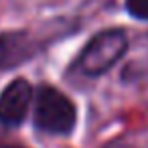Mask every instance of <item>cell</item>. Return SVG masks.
<instances>
[{
  "label": "cell",
  "mask_w": 148,
  "mask_h": 148,
  "mask_svg": "<svg viewBox=\"0 0 148 148\" xmlns=\"http://www.w3.org/2000/svg\"><path fill=\"white\" fill-rule=\"evenodd\" d=\"M126 10L138 21H148V0H126Z\"/></svg>",
  "instance_id": "5"
},
{
  "label": "cell",
  "mask_w": 148,
  "mask_h": 148,
  "mask_svg": "<svg viewBox=\"0 0 148 148\" xmlns=\"http://www.w3.org/2000/svg\"><path fill=\"white\" fill-rule=\"evenodd\" d=\"M33 55V45L27 35L0 33V69L14 67Z\"/></svg>",
  "instance_id": "4"
},
{
  "label": "cell",
  "mask_w": 148,
  "mask_h": 148,
  "mask_svg": "<svg viewBox=\"0 0 148 148\" xmlns=\"http://www.w3.org/2000/svg\"><path fill=\"white\" fill-rule=\"evenodd\" d=\"M128 49V37L124 29H108L97 33L79 53L73 69L87 77H97L110 71Z\"/></svg>",
  "instance_id": "1"
},
{
  "label": "cell",
  "mask_w": 148,
  "mask_h": 148,
  "mask_svg": "<svg viewBox=\"0 0 148 148\" xmlns=\"http://www.w3.org/2000/svg\"><path fill=\"white\" fill-rule=\"evenodd\" d=\"M77 110L73 101L59 89L43 85L35 97V124L47 134H69L75 128Z\"/></svg>",
  "instance_id": "2"
},
{
  "label": "cell",
  "mask_w": 148,
  "mask_h": 148,
  "mask_svg": "<svg viewBox=\"0 0 148 148\" xmlns=\"http://www.w3.org/2000/svg\"><path fill=\"white\" fill-rule=\"evenodd\" d=\"M106 148H134V146H128V144H124V142H114V144H110V146H106Z\"/></svg>",
  "instance_id": "6"
},
{
  "label": "cell",
  "mask_w": 148,
  "mask_h": 148,
  "mask_svg": "<svg viewBox=\"0 0 148 148\" xmlns=\"http://www.w3.org/2000/svg\"><path fill=\"white\" fill-rule=\"evenodd\" d=\"M33 103V87L27 79L10 81L0 93V124L4 126H18L25 122Z\"/></svg>",
  "instance_id": "3"
}]
</instances>
